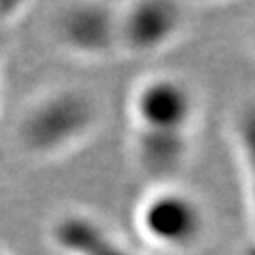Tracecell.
Returning <instances> with one entry per match:
<instances>
[{
  "instance_id": "1",
  "label": "cell",
  "mask_w": 255,
  "mask_h": 255,
  "mask_svg": "<svg viewBox=\"0 0 255 255\" xmlns=\"http://www.w3.org/2000/svg\"><path fill=\"white\" fill-rule=\"evenodd\" d=\"M201 121V97L187 76L146 72L125 99L130 161L149 183L178 182L189 164Z\"/></svg>"
},
{
  "instance_id": "2",
  "label": "cell",
  "mask_w": 255,
  "mask_h": 255,
  "mask_svg": "<svg viewBox=\"0 0 255 255\" xmlns=\"http://www.w3.org/2000/svg\"><path fill=\"white\" fill-rule=\"evenodd\" d=\"M104 106L82 85L61 83L32 95L13 123V144L34 163H55L80 151L99 134Z\"/></svg>"
},
{
  "instance_id": "3",
  "label": "cell",
  "mask_w": 255,
  "mask_h": 255,
  "mask_svg": "<svg viewBox=\"0 0 255 255\" xmlns=\"http://www.w3.org/2000/svg\"><path fill=\"white\" fill-rule=\"evenodd\" d=\"M140 246L161 255H191L204 242L208 218L201 199L178 182L149 183L132 210Z\"/></svg>"
},
{
  "instance_id": "4",
  "label": "cell",
  "mask_w": 255,
  "mask_h": 255,
  "mask_svg": "<svg viewBox=\"0 0 255 255\" xmlns=\"http://www.w3.org/2000/svg\"><path fill=\"white\" fill-rule=\"evenodd\" d=\"M53 46L80 63L119 61L118 2L80 0L64 4L49 21Z\"/></svg>"
},
{
  "instance_id": "5",
  "label": "cell",
  "mask_w": 255,
  "mask_h": 255,
  "mask_svg": "<svg viewBox=\"0 0 255 255\" xmlns=\"http://www.w3.org/2000/svg\"><path fill=\"white\" fill-rule=\"evenodd\" d=\"M119 57L149 59L172 49L189 28V6L172 0L118 2Z\"/></svg>"
},
{
  "instance_id": "6",
  "label": "cell",
  "mask_w": 255,
  "mask_h": 255,
  "mask_svg": "<svg viewBox=\"0 0 255 255\" xmlns=\"http://www.w3.org/2000/svg\"><path fill=\"white\" fill-rule=\"evenodd\" d=\"M47 244L57 255H147L108 221L83 208L55 214L47 225Z\"/></svg>"
},
{
  "instance_id": "7",
  "label": "cell",
  "mask_w": 255,
  "mask_h": 255,
  "mask_svg": "<svg viewBox=\"0 0 255 255\" xmlns=\"http://www.w3.org/2000/svg\"><path fill=\"white\" fill-rule=\"evenodd\" d=\"M0 15H2V13H0Z\"/></svg>"
}]
</instances>
